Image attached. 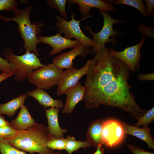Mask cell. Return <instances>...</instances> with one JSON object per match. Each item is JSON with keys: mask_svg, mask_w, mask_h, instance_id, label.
<instances>
[{"mask_svg": "<svg viewBox=\"0 0 154 154\" xmlns=\"http://www.w3.org/2000/svg\"><path fill=\"white\" fill-rule=\"evenodd\" d=\"M96 53L86 75L83 100L86 108L92 109L100 105L117 107L138 120L147 110L137 104L130 92L129 68L106 47Z\"/></svg>", "mask_w": 154, "mask_h": 154, "instance_id": "1", "label": "cell"}, {"mask_svg": "<svg viewBox=\"0 0 154 154\" xmlns=\"http://www.w3.org/2000/svg\"><path fill=\"white\" fill-rule=\"evenodd\" d=\"M54 136L48 132V127L37 124L27 129L18 131L15 134L3 139L18 149L33 154H55L46 147V142Z\"/></svg>", "mask_w": 154, "mask_h": 154, "instance_id": "2", "label": "cell"}, {"mask_svg": "<svg viewBox=\"0 0 154 154\" xmlns=\"http://www.w3.org/2000/svg\"><path fill=\"white\" fill-rule=\"evenodd\" d=\"M33 9L32 6H28L21 9H17L14 11L15 16L11 18L0 15V19L6 22L13 21L18 25V30L24 41L23 48L25 53L33 52L37 56L39 54L37 48V44L40 42L37 35L42 31L44 26L42 21H39L31 23L30 15Z\"/></svg>", "mask_w": 154, "mask_h": 154, "instance_id": "3", "label": "cell"}, {"mask_svg": "<svg viewBox=\"0 0 154 154\" xmlns=\"http://www.w3.org/2000/svg\"><path fill=\"white\" fill-rule=\"evenodd\" d=\"M3 54L10 64L16 82L24 81L28 79L31 72L46 65L40 62V60L33 52L17 55L13 49L8 48L4 50Z\"/></svg>", "mask_w": 154, "mask_h": 154, "instance_id": "4", "label": "cell"}, {"mask_svg": "<svg viewBox=\"0 0 154 154\" xmlns=\"http://www.w3.org/2000/svg\"><path fill=\"white\" fill-rule=\"evenodd\" d=\"M63 71L53 63H49L31 72L27 79L37 88L49 90L52 86L58 84Z\"/></svg>", "mask_w": 154, "mask_h": 154, "instance_id": "5", "label": "cell"}, {"mask_svg": "<svg viewBox=\"0 0 154 154\" xmlns=\"http://www.w3.org/2000/svg\"><path fill=\"white\" fill-rule=\"evenodd\" d=\"M99 12L103 16L104 20L103 26L101 30L98 33H94L90 27H86V29L93 36L94 42L93 50L95 53L101 49L105 48V44L108 42L115 44H116V39L114 38H110V37H117L121 33L113 30V25L115 23L124 22L122 20L113 18L107 12L100 10Z\"/></svg>", "mask_w": 154, "mask_h": 154, "instance_id": "6", "label": "cell"}, {"mask_svg": "<svg viewBox=\"0 0 154 154\" xmlns=\"http://www.w3.org/2000/svg\"><path fill=\"white\" fill-rule=\"evenodd\" d=\"M74 14L72 12L71 20L69 21L60 16H56L57 20L55 24L58 29V33L60 34L63 33L64 37L68 39L76 38L87 49L93 47V40L85 35L81 29L80 23L81 19L76 20L74 18Z\"/></svg>", "mask_w": 154, "mask_h": 154, "instance_id": "7", "label": "cell"}, {"mask_svg": "<svg viewBox=\"0 0 154 154\" xmlns=\"http://www.w3.org/2000/svg\"><path fill=\"white\" fill-rule=\"evenodd\" d=\"M146 39L145 36L143 35L139 43L128 47L122 51H116L111 48L109 50L112 55L124 63L130 71L136 72L137 70H139V62L141 57L140 50Z\"/></svg>", "mask_w": 154, "mask_h": 154, "instance_id": "8", "label": "cell"}, {"mask_svg": "<svg viewBox=\"0 0 154 154\" xmlns=\"http://www.w3.org/2000/svg\"><path fill=\"white\" fill-rule=\"evenodd\" d=\"M125 134L121 122L114 119L104 121L102 132L103 144L112 147L120 143Z\"/></svg>", "mask_w": 154, "mask_h": 154, "instance_id": "9", "label": "cell"}, {"mask_svg": "<svg viewBox=\"0 0 154 154\" xmlns=\"http://www.w3.org/2000/svg\"><path fill=\"white\" fill-rule=\"evenodd\" d=\"M92 61V58L88 60L85 64L79 69L72 66L63 71L60 81L57 85L56 95L60 96L64 94L67 89L75 85L80 78L86 75Z\"/></svg>", "mask_w": 154, "mask_h": 154, "instance_id": "10", "label": "cell"}, {"mask_svg": "<svg viewBox=\"0 0 154 154\" xmlns=\"http://www.w3.org/2000/svg\"><path fill=\"white\" fill-rule=\"evenodd\" d=\"M37 37L40 42L48 44L52 47V50L49 54L50 56L58 53L66 48H74L81 44L76 39L72 40L63 37L59 33L50 36L38 35Z\"/></svg>", "mask_w": 154, "mask_h": 154, "instance_id": "11", "label": "cell"}, {"mask_svg": "<svg viewBox=\"0 0 154 154\" xmlns=\"http://www.w3.org/2000/svg\"><path fill=\"white\" fill-rule=\"evenodd\" d=\"M90 50L82 44L77 45L69 52H64L55 57L52 63L58 68L62 69H68L74 64L73 61L75 57L79 55L84 57L90 53Z\"/></svg>", "mask_w": 154, "mask_h": 154, "instance_id": "12", "label": "cell"}, {"mask_svg": "<svg viewBox=\"0 0 154 154\" xmlns=\"http://www.w3.org/2000/svg\"><path fill=\"white\" fill-rule=\"evenodd\" d=\"M64 94L66 95V98L62 113L70 114L78 102L84 100L85 87L78 82L75 85L67 89Z\"/></svg>", "mask_w": 154, "mask_h": 154, "instance_id": "13", "label": "cell"}, {"mask_svg": "<svg viewBox=\"0 0 154 154\" xmlns=\"http://www.w3.org/2000/svg\"><path fill=\"white\" fill-rule=\"evenodd\" d=\"M70 4H77L82 16L90 17L89 13L92 8H97L106 12L117 11L112 5L101 0H68Z\"/></svg>", "mask_w": 154, "mask_h": 154, "instance_id": "14", "label": "cell"}, {"mask_svg": "<svg viewBox=\"0 0 154 154\" xmlns=\"http://www.w3.org/2000/svg\"><path fill=\"white\" fill-rule=\"evenodd\" d=\"M10 125L14 129L18 130L27 129L37 124L29 113L27 106L24 105L16 118L12 120Z\"/></svg>", "mask_w": 154, "mask_h": 154, "instance_id": "15", "label": "cell"}, {"mask_svg": "<svg viewBox=\"0 0 154 154\" xmlns=\"http://www.w3.org/2000/svg\"><path fill=\"white\" fill-rule=\"evenodd\" d=\"M27 94L29 96L35 99L39 105L42 106L44 108L51 107L59 109L64 106L62 101L58 99H53L47 92L42 89L37 88L28 92Z\"/></svg>", "mask_w": 154, "mask_h": 154, "instance_id": "16", "label": "cell"}, {"mask_svg": "<svg viewBox=\"0 0 154 154\" xmlns=\"http://www.w3.org/2000/svg\"><path fill=\"white\" fill-rule=\"evenodd\" d=\"M125 134L133 135L147 143L148 147L154 149V140L151 135V129L149 127L140 128L121 121Z\"/></svg>", "mask_w": 154, "mask_h": 154, "instance_id": "17", "label": "cell"}, {"mask_svg": "<svg viewBox=\"0 0 154 154\" xmlns=\"http://www.w3.org/2000/svg\"><path fill=\"white\" fill-rule=\"evenodd\" d=\"M45 110V115L48 121V131L51 135L56 138L64 137V133H66V129H62L60 127L58 120L59 109L51 107Z\"/></svg>", "mask_w": 154, "mask_h": 154, "instance_id": "18", "label": "cell"}, {"mask_svg": "<svg viewBox=\"0 0 154 154\" xmlns=\"http://www.w3.org/2000/svg\"><path fill=\"white\" fill-rule=\"evenodd\" d=\"M104 121L98 119L91 122L86 133L87 141L90 145L97 147L103 144L102 136V127Z\"/></svg>", "mask_w": 154, "mask_h": 154, "instance_id": "19", "label": "cell"}, {"mask_svg": "<svg viewBox=\"0 0 154 154\" xmlns=\"http://www.w3.org/2000/svg\"><path fill=\"white\" fill-rule=\"evenodd\" d=\"M27 96V94H23L6 103L0 104V114L12 117L15 114L16 111L24 105Z\"/></svg>", "mask_w": 154, "mask_h": 154, "instance_id": "20", "label": "cell"}, {"mask_svg": "<svg viewBox=\"0 0 154 154\" xmlns=\"http://www.w3.org/2000/svg\"><path fill=\"white\" fill-rule=\"evenodd\" d=\"M91 146L87 140L85 141H76L73 136H68L66 139L65 149L68 154H71L73 152L77 151L81 148H89Z\"/></svg>", "mask_w": 154, "mask_h": 154, "instance_id": "21", "label": "cell"}, {"mask_svg": "<svg viewBox=\"0 0 154 154\" xmlns=\"http://www.w3.org/2000/svg\"><path fill=\"white\" fill-rule=\"evenodd\" d=\"M67 2V0H48L46 3L50 7L58 11L60 16L65 19L68 17L66 11V6Z\"/></svg>", "mask_w": 154, "mask_h": 154, "instance_id": "22", "label": "cell"}, {"mask_svg": "<svg viewBox=\"0 0 154 154\" xmlns=\"http://www.w3.org/2000/svg\"><path fill=\"white\" fill-rule=\"evenodd\" d=\"M114 4L115 5L125 4L132 6L138 10L144 17H147L145 7L144 4L143 0H118L115 1Z\"/></svg>", "mask_w": 154, "mask_h": 154, "instance_id": "23", "label": "cell"}, {"mask_svg": "<svg viewBox=\"0 0 154 154\" xmlns=\"http://www.w3.org/2000/svg\"><path fill=\"white\" fill-rule=\"evenodd\" d=\"M154 120V107L153 106L150 110L147 111L143 116L139 118L138 121L134 124V126L139 127L143 125L144 127H148L149 124Z\"/></svg>", "mask_w": 154, "mask_h": 154, "instance_id": "24", "label": "cell"}, {"mask_svg": "<svg viewBox=\"0 0 154 154\" xmlns=\"http://www.w3.org/2000/svg\"><path fill=\"white\" fill-rule=\"evenodd\" d=\"M46 145L48 148L52 151L65 149L66 139L64 137L56 138L54 137L47 141Z\"/></svg>", "mask_w": 154, "mask_h": 154, "instance_id": "25", "label": "cell"}, {"mask_svg": "<svg viewBox=\"0 0 154 154\" xmlns=\"http://www.w3.org/2000/svg\"><path fill=\"white\" fill-rule=\"evenodd\" d=\"M1 154H27L24 151L18 149L9 143L0 140Z\"/></svg>", "mask_w": 154, "mask_h": 154, "instance_id": "26", "label": "cell"}, {"mask_svg": "<svg viewBox=\"0 0 154 154\" xmlns=\"http://www.w3.org/2000/svg\"><path fill=\"white\" fill-rule=\"evenodd\" d=\"M18 2L16 0H0V11H14L17 9Z\"/></svg>", "mask_w": 154, "mask_h": 154, "instance_id": "27", "label": "cell"}, {"mask_svg": "<svg viewBox=\"0 0 154 154\" xmlns=\"http://www.w3.org/2000/svg\"><path fill=\"white\" fill-rule=\"evenodd\" d=\"M18 130H16L10 125L6 126L0 128V140L16 134Z\"/></svg>", "mask_w": 154, "mask_h": 154, "instance_id": "28", "label": "cell"}, {"mask_svg": "<svg viewBox=\"0 0 154 154\" xmlns=\"http://www.w3.org/2000/svg\"><path fill=\"white\" fill-rule=\"evenodd\" d=\"M0 71L2 72L14 73L11 68L10 64L6 59H4L0 56Z\"/></svg>", "mask_w": 154, "mask_h": 154, "instance_id": "29", "label": "cell"}, {"mask_svg": "<svg viewBox=\"0 0 154 154\" xmlns=\"http://www.w3.org/2000/svg\"><path fill=\"white\" fill-rule=\"evenodd\" d=\"M137 30L143 33L145 36L154 38L153 28L148 27L141 24L140 27H137Z\"/></svg>", "mask_w": 154, "mask_h": 154, "instance_id": "30", "label": "cell"}, {"mask_svg": "<svg viewBox=\"0 0 154 154\" xmlns=\"http://www.w3.org/2000/svg\"><path fill=\"white\" fill-rule=\"evenodd\" d=\"M127 146L133 154H154V153L145 151L138 146L128 144Z\"/></svg>", "mask_w": 154, "mask_h": 154, "instance_id": "31", "label": "cell"}, {"mask_svg": "<svg viewBox=\"0 0 154 154\" xmlns=\"http://www.w3.org/2000/svg\"><path fill=\"white\" fill-rule=\"evenodd\" d=\"M144 1L146 5V12L147 16H149L153 13L154 7V0H145Z\"/></svg>", "mask_w": 154, "mask_h": 154, "instance_id": "32", "label": "cell"}, {"mask_svg": "<svg viewBox=\"0 0 154 154\" xmlns=\"http://www.w3.org/2000/svg\"><path fill=\"white\" fill-rule=\"evenodd\" d=\"M154 72L147 74H139L138 79L140 80L144 81L145 80H154Z\"/></svg>", "mask_w": 154, "mask_h": 154, "instance_id": "33", "label": "cell"}, {"mask_svg": "<svg viewBox=\"0 0 154 154\" xmlns=\"http://www.w3.org/2000/svg\"><path fill=\"white\" fill-rule=\"evenodd\" d=\"M9 125H10V123L5 120L2 114H0V128Z\"/></svg>", "mask_w": 154, "mask_h": 154, "instance_id": "34", "label": "cell"}, {"mask_svg": "<svg viewBox=\"0 0 154 154\" xmlns=\"http://www.w3.org/2000/svg\"><path fill=\"white\" fill-rule=\"evenodd\" d=\"M13 75L14 74H12L2 72L0 74V83Z\"/></svg>", "mask_w": 154, "mask_h": 154, "instance_id": "35", "label": "cell"}, {"mask_svg": "<svg viewBox=\"0 0 154 154\" xmlns=\"http://www.w3.org/2000/svg\"><path fill=\"white\" fill-rule=\"evenodd\" d=\"M102 145L100 144L97 147V150L94 154H104V149Z\"/></svg>", "mask_w": 154, "mask_h": 154, "instance_id": "36", "label": "cell"}, {"mask_svg": "<svg viewBox=\"0 0 154 154\" xmlns=\"http://www.w3.org/2000/svg\"><path fill=\"white\" fill-rule=\"evenodd\" d=\"M55 154H62L60 152H58L56 151V152L55 153H54Z\"/></svg>", "mask_w": 154, "mask_h": 154, "instance_id": "37", "label": "cell"}]
</instances>
